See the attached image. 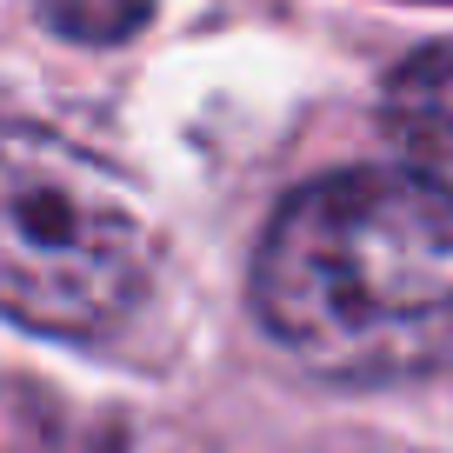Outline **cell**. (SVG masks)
Returning <instances> with one entry per match:
<instances>
[{
	"label": "cell",
	"mask_w": 453,
	"mask_h": 453,
	"mask_svg": "<svg viewBox=\"0 0 453 453\" xmlns=\"http://www.w3.org/2000/svg\"><path fill=\"white\" fill-rule=\"evenodd\" d=\"M254 313L334 387L453 373V200L413 167H347L280 200Z\"/></svg>",
	"instance_id": "obj_1"
},
{
	"label": "cell",
	"mask_w": 453,
	"mask_h": 453,
	"mask_svg": "<svg viewBox=\"0 0 453 453\" xmlns=\"http://www.w3.org/2000/svg\"><path fill=\"white\" fill-rule=\"evenodd\" d=\"M160 273V241L134 194L60 134L27 120L0 154V300L7 320L47 340H100Z\"/></svg>",
	"instance_id": "obj_2"
},
{
	"label": "cell",
	"mask_w": 453,
	"mask_h": 453,
	"mask_svg": "<svg viewBox=\"0 0 453 453\" xmlns=\"http://www.w3.org/2000/svg\"><path fill=\"white\" fill-rule=\"evenodd\" d=\"M387 134L407 154V167L453 200V41L420 47L387 81Z\"/></svg>",
	"instance_id": "obj_3"
},
{
	"label": "cell",
	"mask_w": 453,
	"mask_h": 453,
	"mask_svg": "<svg viewBox=\"0 0 453 453\" xmlns=\"http://www.w3.org/2000/svg\"><path fill=\"white\" fill-rule=\"evenodd\" d=\"M34 7L54 34H67L81 47H120L154 14V0H34Z\"/></svg>",
	"instance_id": "obj_4"
}]
</instances>
